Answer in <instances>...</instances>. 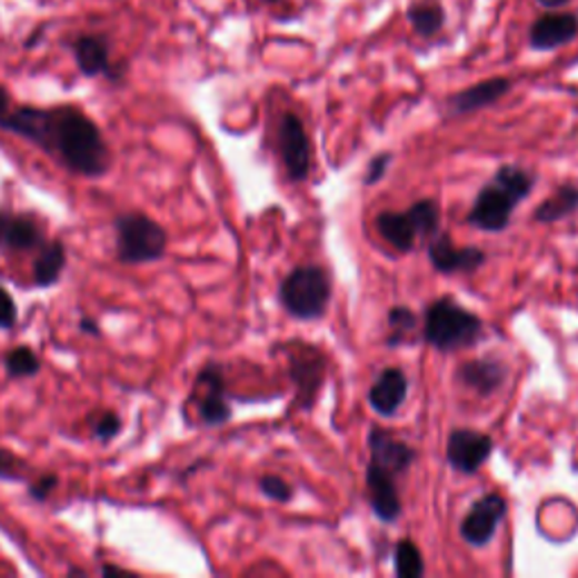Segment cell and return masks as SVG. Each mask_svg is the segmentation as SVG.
I'll list each match as a JSON object with an SVG mask.
<instances>
[{
  "label": "cell",
  "mask_w": 578,
  "mask_h": 578,
  "mask_svg": "<svg viewBox=\"0 0 578 578\" xmlns=\"http://www.w3.org/2000/svg\"><path fill=\"white\" fill-rule=\"evenodd\" d=\"M0 129L32 142L78 177L100 179L111 168V152L100 127L72 104L10 109L0 118Z\"/></svg>",
  "instance_id": "obj_1"
},
{
  "label": "cell",
  "mask_w": 578,
  "mask_h": 578,
  "mask_svg": "<svg viewBox=\"0 0 578 578\" xmlns=\"http://www.w3.org/2000/svg\"><path fill=\"white\" fill-rule=\"evenodd\" d=\"M536 188V177L520 166H501L492 179L479 190L470 212L468 225L486 231L501 233L509 229L516 208Z\"/></svg>",
  "instance_id": "obj_2"
},
{
  "label": "cell",
  "mask_w": 578,
  "mask_h": 578,
  "mask_svg": "<svg viewBox=\"0 0 578 578\" xmlns=\"http://www.w3.org/2000/svg\"><path fill=\"white\" fill-rule=\"evenodd\" d=\"M425 341L441 352L475 346L484 337V321L450 297L437 299L425 310Z\"/></svg>",
  "instance_id": "obj_3"
},
{
  "label": "cell",
  "mask_w": 578,
  "mask_h": 578,
  "mask_svg": "<svg viewBox=\"0 0 578 578\" xmlns=\"http://www.w3.org/2000/svg\"><path fill=\"white\" fill-rule=\"evenodd\" d=\"M282 310L299 321H317L332 299V282L323 267L301 265L289 271L278 289Z\"/></svg>",
  "instance_id": "obj_4"
},
{
  "label": "cell",
  "mask_w": 578,
  "mask_h": 578,
  "mask_svg": "<svg viewBox=\"0 0 578 578\" xmlns=\"http://www.w3.org/2000/svg\"><path fill=\"white\" fill-rule=\"evenodd\" d=\"M116 249L124 265H150L166 256L168 231L144 212H124L116 217Z\"/></svg>",
  "instance_id": "obj_5"
},
{
  "label": "cell",
  "mask_w": 578,
  "mask_h": 578,
  "mask_svg": "<svg viewBox=\"0 0 578 578\" xmlns=\"http://www.w3.org/2000/svg\"><path fill=\"white\" fill-rule=\"evenodd\" d=\"M376 227L398 253H409L418 238H431L441 231V206L434 199H420L402 212L385 210L378 215Z\"/></svg>",
  "instance_id": "obj_6"
},
{
  "label": "cell",
  "mask_w": 578,
  "mask_h": 578,
  "mask_svg": "<svg viewBox=\"0 0 578 578\" xmlns=\"http://www.w3.org/2000/svg\"><path fill=\"white\" fill-rule=\"evenodd\" d=\"M197 402V413L199 420L206 427H220L231 420V405L227 400V382H225V371L220 365H206L195 382V393Z\"/></svg>",
  "instance_id": "obj_7"
},
{
  "label": "cell",
  "mask_w": 578,
  "mask_h": 578,
  "mask_svg": "<svg viewBox=\"0 0 578 578\" xmlns=\"http://www.w3.org/2000/svg\"><path fill=\"white\" fill-rule=\"evenodd\" d=\"M278 152L289 179L297 183L308 179L312 150L306 124L297 113H285L278 122Z\"/></svg>",
  "instance_id": "obj_8"
},
{
  "label": "cell",
  "mask_w": 578,
  "mask_h": 578,
  "mask_svg": "<svg viewBox=\"0 0 578 578\" xmlns=\"http://www.w3.org/2000/svg\"><path fill=\"white\" fill-rule=\"evenodd\" d=\"M289 378H292V382L297 385L299 405L303 409H312L326 378L323 352L303 341L295 343L289 348Z\"/></svg>",
  "instance_id": "obj_9"
},
{
  "label": "cell",
  "mask_w": 578,
  "mask_h": 578,
  "mask_svg": "<svg viewBox=\"0 0 578 578\" xmlns=\"http://www.w3.org/2000/svg\"><path fill=\"white\" fill-rule=\"evenodd\" d=\"M506 511H509V504H506L504 495L488 492L479 497L470 506L468 516L461 520L459 534L464 542L470 547H486L495 538L497 527L506 518Z\"/></svg>",
  "instance_id": "obj_10"
},
{
  "label": "cell",
  "mask_w": 578,
  "mask_h": 578,
  "mask_svg": "<svg viewBox=\"0 0 578 578\" xmlns=\"http://www.w3.org/2000/svg\"><path fill=\"white\" fill-rule=\"evenodd\" d=\"M495 441L488 434L477 429H452L448 437V464L461 475H477L479 468L490 459Z\"/></svg>",
  "instance_id": "obj_11"
},
{
  "label": "cell",
  "mask_w": 578,
  "mask_h": 578,
  "mask_svg": "<svg viewBox=\"0 0 578 578\" xmlns=\"http://www.w3.org/2000/svg\"><path fill=\"white\" fill-rule=\"evenodd\" d=\"M427 258L431 267L441 273H472L486 262V253L479 247H455L448 233H434L427 245Z\"/></svg>",
  "instance_id": "obj_12"
},
{
  "label": "cell",
  "mask_w": 578,
  "mask_h": 578,
  "mask_svg": "<svg viewBox=\"0 0 578 578\" xmlns=\"http://www.w3.org/2000/svg\"><path fill=\"white\" fill-rule=\"evenodd\" d=\"M396 475L389 470L376 466L369 461L367 466V492H369V504L378 520L393 525L402 516V499L396 486Z\"/></svg>",
  "instance_id": "obj_13"
},
{
  "label": "cell",
  "mask_w": 578,
  "mask_h": 578,
  "mask_svg": "<svg viewBox=\"0 0 578 578\" xmlns=\"http://www.w3.org/2000/svg\"><path fill=\"white\" fill-rule=\"evenodd\" d=\"M369 450H371V464L389 470L396 477L405 475L416 461L413 448L407 446L405 441L396 439L391 431H387L382 427H371Z\"/></svg>",
  "instance_id": "obj_14"
},
{
  "label": "cell",
  "mask_w": 578,
  "mask_h": 578,
  "mask_svg": "<svg viewBox=\"0 0 578 578\" xmlns=\"http://www.w3.org/2000/svg\"><path fill=\"white\" fill-rule=\"evenodd\" d=\"M578 34V17L571 12H549L540 17L529 30V43L534 50L547 52L567 46Z\"/></svg>",
  "instance_id": "obj_15"
},
{
  "label": "cell",
  "mask_w": 578,
  "mask_h": 578,
  "mask_svg": "<svg viewBox=\"0 0 578 578\" xmlns=\"http://www.w3.org/2000/svg\"><path fill=\"white\" fill-rule=\"evenodd\" d=\"M506 376H509V369L495 357L470 359L457 369V380L484 398L492 396L504 385Z\"/></svg>",
  "instance_id": "obj_16"
},
{
  "label": "cell",
  "mask_w": 578,
  "mask_h": 578,
  "mask_svg": "<svg viewBox=\"0 0 578 578\" xmlns=\"http://www.w3.org/2000/svg\"><path fill=\"white\" fill-rule=\"evenodd\" d=\"M407 393H409L407 376L400 369L389 367L376 378L367 398L371 409L378 411L380 416H396L398 409L405 405Z\"/></svg>",
  "instance_id": "obj_17"
},
{
  "label": "cell",
  "mask_w": 578,
  "mask_h": 578,
  "mask_svg": "<svg viewBox=\"0 0 578 578\" xmlns=\"http://www.w3.org/2000/svg\"><path fill=\"white\" fill-rule=\"evenodd\" d=\"M509 91H511V80H506V78H492V80L479 82V84L448 98V113L466 116V113L481 111V109L495 104L497 100H501Z\"/></svg>",
  "instance_id": "obj_18"
},
{
  "label": "cell",
  "mask_w": 578,
  "mask_h": 578,
  "mask_svg": "<svg viewBox=\"0 0 578 578\" xmlns=\"http://www.w3.org/2000/svg\"><path fill=\"white\" fill-rule=\"evenodd\" d=\"M72 54H76L78 68L87 78H116L111 59H109V43L104 37L84 34L72 41Z\"/></svg>",
  "instance_id": "obj_19"
},
{
  "label": "cell",
  "mask_w": 578,
  "mask_h": 578,
  "mask_svg": "<svg viewBox=\"0 0 578 578\" xmlns=\"http://www.w3.org/2000/svg\"><path fill=\"white\" fill-rule=\"evenodd\" d=\"M66 262H68V256H66V247H63L61 240L43 242L37 249V258H34V265H32L34 285L39 289H48L54 282H59V278L66 269Z\"/></svg>",
  "instance_id": "obj_20"
},
{
  "label": "cell",
  "mask_w": 578,
  "mask_h": 578,
  "mask_svg": "<svg viewBox=\"0 0 578 578\" xmlns=\"http://www.w3.org/2000/svg\"><path fill=\"white\" fill-rule=\"evenodd\" d=\"M46 242L41 227L26 215L8 212L6 231H3V247L10 251H37Z\"/></svg>",
  "instance_id": "obj_21"
},
{
  "label": "cell",
  "mask_w": 578,
  "mask_h": 578,
  "mask_svg": "<svg viewBox=\"0 0 578 578\" xmlns=\"http://www.w3.org/2000/svg\"><path fill=\"white\" fill-rule=\"evenodd\" d=\"M574 212H578V186L562 183L534 210V217L540 225H556L560 220H567Z\"/></svg>",
  "instance_id": "obj_22"
},
{
  "label": "cell",
  "mask_w": 578,
  "mask_h": 578,
  "mask_svg": "<svg viewBox=\"0 0 578 578\" xmlns=\"http://www.w3.org/2000/svg\"><path fill=\"white\" fill-rule=\"evenodd\" d=\"M407 21L413 28L416 34L420 37H434L439 34L444 23H446V12L439 3H429V0H422V3H416L407 10Z\"/></svg>",
  "instance_id": "obj_23"
},
{
  "label": "cell",
  "mask_w": 578,
  "mask_h": 578,
  "mask_svg": "<svg viewBox=\"0 0 578 578\" xmlns=\"http://www.w3.org/2000/svg\"><path fill=\"white\" fill-rule=\"evenodd\" d=\"M3 365H6V373L12 380L34 378L41 371V361H39L37 352L28 346H17V348L8 350L3 357Z\"/></svg>",
  "instance_id": "obj_24"
},
{
  "label": "cell",
  "mask_w": 578,
  "mask_h": 578,
  "mask_svg": "<svg viewBox=\"0 0 578 578\" xmlns=\"http://www.w3.org/2000/svg\"><path fill=\"white\" fill-rule=\"evenodd\" d=\"M396 574L400 578H420L425 574V562L420 549L411 540H400L396 545Z\"/></svg>",
  "instance_id": "obj_25"
},
{
  "label": "cell",
  "mask_w": 578,
  "mask_h": 578,
  "mask_svg": "<svg viewBox=\"0 0 578 578\" xmlns=\"http://www.w3.org/2000/svg\"><path fill=\"white\" fill-rule=\"evenodd\" d=\"M387 321H389V339H387L389 346H398L400 341H405L407 335L413 332L418 326L416 315L407 306L391 308L387 315Z\"/></svg>",
  "instance_id": "obj_26"
},
{
  "label": "cell",
  "mask_w": 578,
  "mask_h": 578,
  "mask_svg": "<svg viewBox=\"0 0 578 578\" xmlns=\"http://www.w3.org/2000/svg\"><path fill=\"white\" fill-rule=\"evenodd\" d=\"M258 486H260V492H262L267 499H271V501L287 504V501H292V497H295V488L289 486V484H287L282 477H278V475H265V477H260Z\"/></svg>",
  "instance_id": "obj_27"
},
{
  "label": "cell",
  "mask_w": 578,
  "mask_h": 578,
  "mask_svg": "<svg viewBox=\"0 0 578 578\" xmlns=\"http://www.w3.org/2000/svg\"><path fill=\"white\" fill-rule=\"evenodd\" d=\"M122 429V418L116 411H104L100 418L93 420V437L102 444L116 439Z\"/></svg>",
  "instance_id": "obj_28"
},
{
  "label": "cell",
  "mask_w": 578,
  "mask_h": 578,
  "mask_svg": "<svg viewBox=\"0 0 578 578\" xmlns=\"http://www.w3.org/2000/svg\"><path fill=\"white\" fill-rule=\"evenodd\" d=\"M17 303L12 299V295L8 292V289L0 285V328L3 330H10L14 328L17 323Z\"/></svg>",
  "instance_id": "obj_29"
},
{
  "label": "cell",
  "mask_w": 578,
  "mask_h": 578,
  "mask_svg": "<svg viewBox=\"0 0 578 578\" xmlns=\"http://www.w3.org/2000/svg\"><path fill=\"white\" fill-rule=\"evenodd\" d=\"M391 159L393 157L389 152H382L376 159H371V163H369V168L365 172V186H376L378 181H382V177L387 175V170L391 166Z\"/></svg>",
  "instance_id": "obj_30"
},
{
  "label": "cell",
  "mask_w": 578,
  "mask_h": 578,
  "mask_svg": "<svg viewBox=\"0 0 578 578\" xmlns=\"http://www.w3.org/2000/svg\"><path fill=\"white\" fill-rule=\"evenodd\" d=\"M19 468V459L8 452V450H0V479L3 481H19L21 475L17 472Z\"/></svg>",
  "instance_id": "obj_31"
},
{
  "label": "cell",
  "mask_w": 578,
  "mask_h": 578,
  "mask_svg": "<svg viewBox=\"0 0 578 578\" xmlns=\"http://www.w3.org/2000/svg\"><path fill=\"white\" fill-rule=\"evenodd\" d=\"M59 484L57 475H43L37 484L30 486V497L37 501H46L50 497V492L54 490V486Z\"/></svg>",
  "instance_id": "obj_32"
},
{
  "label": "cell",
  "mask_w": 578,
  "mask_h": 578,
  "mask_svg": "<svg viewBox=\"0 0 578 578\" xmlns=\"http://www.w3.org/2000/svg\"><path fill=\"white\" fill-rule=\"evenodd\" d=\"M80 330H82L84 335L100 337V323H98L93 317H82V319H80Z\"/></svg>",
  "instance_id": "obj_33"
},
{
  "label": "cell",
  "mask_w": 578,
  "mask_h": 578,
  "mask_svg": "<svg viewBox=\"0 0 578 578\" xmlns=\"http://www.w3.org/2000/svg\"><path fill=\"white\" fill-rule=\"evenodd\" d=\"M569 3V0H538V6L547 8V10H560Z\"/></svg>",
  "instance_id": "obj_34"
},
{
  "label": "cell",
  "mask_w": 578,
  "mask_h": 578,
  "mask_svg": "<svg viewBox=\"0 0 578 578\" xmlns=\"http://www.w3.org/2000/svg\"><path fill=\"white\" fill-rule=\"evenodd\" d=\"M8 111H10V96L3 87H0V118H3Z\"/></svg>",
  "instance_id": "obj_35"
},
{
  "label": "cell",
  "mask_w": 578,
  "mask_h": 578,
  "mask_svg": "<svg viewBox=\"0 0 578 578\" xmlns=\"http://www.w3.org/2000/svg\"><path fill=\"white\" fill-rule=\"evenodd\" d=\"M104 576H109V574H129L124 567H116V565H102V569H100Z\"/></svg>",
  "instance_id": "obj_36"
},
{
  "label": "cell",
  "mask_w": 578,
  "mask_h": 578,
  "mask_svg": "<svg viewBox=\"0 0 578 578\" xmlns=\"http://www.w3.org/2000/svg\"><path fill=\"white\" fill-rule=\"evenodd\" d=\"M6 220H8V212L0 210V247H3V231H6Z\"/></svg>",
  "instance_id": "obj_37"
},
{
  "label": "cell",
  "mask_w": 578,
  "mask_h": 578,
  "mask_svg": "<svg viewBox=\"0 0 578 578\" xmlns=\"http://www.w3.org/2000/svg\"><path fill=\"white\" fill-rule=\"evenodd\" d=\"M265 3H278V0H265Z\"/></svg>",
  "instance_id": "obj_38"
}]
</instances>
